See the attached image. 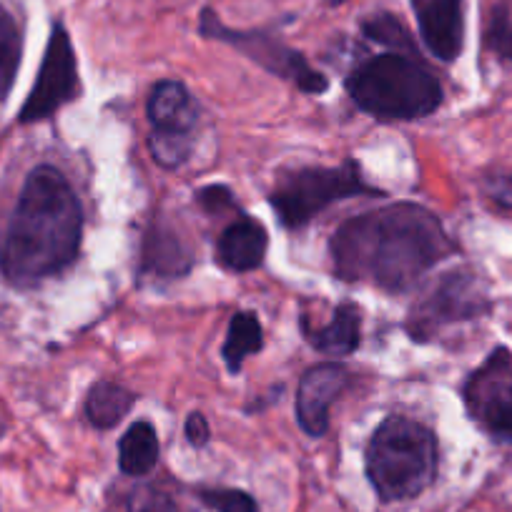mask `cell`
<instances>
[{
	"label": "cell",
	"mask_w": 512,
	"mask_h": 512,
	"mask_svg": "<svg viewBox=\"0 0 512 512\" xmlns=\"http://www.w3.org/2000/svg\"><path fill=\"white\" fill-rule=\"evenodd\" d=\"M149 121L154 131H176L191 134L199 121V108L191 98L189 88L179 81H159L149 96Z\"/></svg>",
	"instance_id": "cell-14"
},
{
	"label": "cell",
	"mask_w": 512,
	"mask_h": 512,
	"mask_svg": "<svg viewBox=\"0 0 512 512\" xmlns=\"http://www.w3.org/2000/svg\"><path fill=\"white\" fill-rule=\"evenodd\" d=\"M465 405L472 420L497 442L512 445V359L505 349H495L480 369L470 374Z\"/></svg>",
	"instance_id": "cell-9"
},
{
	"label": "cell",
	"mask_w": 512,
	"mask_h": 512,
	"mask_svg": "<svg viewBox=\"0 0 512 512\" xmlns=\"http://www.w3.org/2000/svg\"><path fill=\"white\" fill-rule=\"evenodd\" d=\"M186 437H189V442L194 447H204L206 442H209V422H206V417L201 415V412H191V415L186 417Z\"/></svg>",
	"instance_id": "cell-27"
},
{
	"label": "cell",
	"mask_w": 512,
	"mask_h": 512,
	"mask_svg": "<svg viewBox=\"0 0 512 512\" xmlns=\"http://www.w3.org/2000/svg\"><path fill=\"white\" fill-rule=\"evenodd\" d=\"M362 33L369 41L392 48V53H405V56H415L417 53V46L412 43L407 28L392 13H377V16L367 18L362 23Z\"/></svg>",
	"instance_id": "cell-20"
},
{
	"label": "cell",
	"mask_w": 512,
	"mask_h": 512,
	"mask_svg": "<svg viewBox=\"0 0 512 512\" xmlns=\"http://www.w3.org/2000/svg\"><path fill=\"white\" fill-rule=\"evenodd\" d=\"M199 500L214 512H259V505L249 492L231 487H206L199 490Z\"/></svg>",
	"instance_id": "cell-22"
},
{
	"label": "cell",
	"mask_w": 512,
	"mask_h": 512,
	"mask_svg": "<svg viewBox=\"0 0 512 512\" xmlns=\"http://www.w3.org/2000/svg\"><path fill=\"white\" fill-rule=\"evenodd\" d=\"M487 307V294L475 274L450 272L410 309L407 332L415 342H427L450 324L480 317Z\"/></svg>",
	"instance_id": "cell-7"
},
{
	"label": "cell",
	"mask_w": 512,
	"mask_h": 512,
	"mask_svg": "<svg viewBox=\"0 0 512 512\" xmlns=\"http://www.w3.org/2000/svg\"><path fill=\"white\" fill-rule=\"evenodd\" d=\"M327 3H332V6H337V3H344V0H327Z\"/></svg>",
	"instance_id": "cell-28"
},
{
	"label": "cell",
	"mask_w": 512,
	"mask_h": 512,
	"mask_svg": "<svg viewBox=\"0 0 512 512\" xmlns=\"http://www.w3.org/2000/svg\"><path fill=\"white\" fill-rule=\"evenodd\" d=\"M78 96H81V78H78V61L71 38H68L66 28L53 26L41 68H38V78L28 93L26 103H23L18 121H46L53 113L61 111L66 103L76 101Z\"/></svg>",
	"instance_id": "cell-8"
},
{
	"label": "cell",
	"mask_w": 512,
	"mask_h": 512,
	"mask_svg": "<svg viewBox=\"0 0 512 512\" xmlns=\"http://www.w3.org/2000/svg\"><path fill=\"white\" fill-rule=\"evenodd\" d=\"M437 475V440L410 417H387L367 445V477L382 502L422 495Z\"/></svg>",
	"instance_id": "cell-4"
},
{
	"label": "cell",
	"mask_w": 512,
	"mask_h": 512,
	"mask_svg": "<svg viewBox=\"0 0 512 512\" xmlns=\"http://www.w3.org/2000/svg\"><path fill=\"white\" fill-rule=\"evenodd\" d=\"M264 347V329L259 317L254 312H236L229 322V332H226L224 347H221V357H224L226 369L231 374L241 372L244 359L249 354L262 352Z\"/></svg>",
	"instance_id": "cell-18"
},
{
	"label": "cell",
	"mask_w": 512,
	"mask_h": 512,
	"mask_svg": "<svg viewBox=\"0 0 512 512\" xmlns=\"http://www.w3.org/2000/svg\"><path fill=\"white\" fill-rule=\"evenodd\" d=\"M347 93L357 108L379 121H415L442 103L440 81L405 53H382L359 63L349 73Z\"/></svg>",
	"instance_id": "cell-3"
},
{
	"label": "cell",
	"mask_w": 512,
	"mask_h": 512,
	"mask_svg": "<svg viewBox=\"0 0 512 512\" xmlns=\"http://www.w3.org/2000/svg\"><path fill=\"white\" fill-rule=\"evenodd\" d=\"M359 327H362V317H359V309L354 304H339L332 322L324 324V327L312 329L302 322V329L312 347L327 357L352 354L359 347Z\"/></svg>",
	"instance_id": "cell-15"
},
{
	"label": "cell",
	"mask_w": 512,
	"mask_h": 512,
	"mask_svg": "<svg viewBox=\"0 0 512 512\" xmlns=\"http://www.w3.org/2000/svg\"><path fill=\"white\" fill-rule=\"evenodd\" d=\"M199 31L204 38H214V41L226 43V46L236 48L239 53H244L246 58L256 63V66H262L264 71L274 73L279 78H287L292 81L299 91L304 93H324L329 88L327 76L312 68L307 63V58L302 56L294 48L284 46L279 38L269 36V33L262 31H234V28L224 26L221 18L216 16L211 8H204L201 11V21H199Z\"/></svg>",
	"instance_id": "cell-6"
},
{
	"label": "cell",
	"mask_w": 512,
	"mask_h": 512,
	"mask_svg": "<svg viewBox=\"0 0 512 512\" xmlns=\"http://www.w3.org/2000/svg\"><path fill=\"white\" fill-rule=\"evenodd\" d=\"M349 369L339 362L314 364L302 374L297 387V422L309 437H324L329 430V407L347 390Z\"/></svg>",
	"instance_id": "cell-10"
},
{
	"label": "cell",
	"mask_w": 512,
	"mask_h": 512,
	"mask_svg": "<svg viewBox=\"0 0 512 512\" xmlns=\"http://www.w3.org/2000/svg\"><path fill=\"white\" fill-rule=\"evenodd\" d=\"M334 272L344 282H369L407 292L452 254L442 221L417 204H392L352 216L332 236Z\"/></svg>",
	"instance_id": "cell-1"
},
{
	"label": "cell",
	"mask_w": 512,
	"mask_h": 512,
	"mask_svg": "<svg viewBox=\"0 0 512 512\" xmlns=\"http://www.w3.org/2000/svg\"><path fill=\"white\" fill-rule=\"evenodd\" d=\"M196 201H199L206 211H211V214H214V211L219 214L224 206H234V196H231V191L226 189V186H206V189H201L199 194H196Z\"/></svg>",
	"instance_id": "cell-25"
},
{
	"label": "cell",
	"mask_w": 512,
	"mask_h": 512,
	"mask_svg": "<svg viewBox=\"0 0 512 512\" xmlns=\"http://www.w3.org/2000/svg\"><path fill=\"white\" fill-rule=\"evenodd\" d=\"M0 435H3V425H0Z\"/></svg>",
	"instance_id": "cell-29"
},
{
	"label": "cell",
	"mask_w": 512,
	"mask_h": 512,
	"mask_svg": "<svg viewBox=\"0 0 512 512\" xmlns=\"http://www.w3.org/2000/svg\"><path fill=\"white\" fill-rule=\"evenodd\" d=\"M485 46L495 56L510 61L512 58V21L505 8H495L485 31Z\"/></svg>",
	"instance_id": "cell-23"
},
{
	"label": "cell",
	"mask_w": 512,
	"mask_h": 512,
	"mask_svg": "<svg viewBox=\"0 0 512 512\" xmlns=\"http://www.w3.org/2000/svg\"><path fill=\"white\" fill-rule=\"evenodd\" d=\"M352 196H382V191L364 181L354 161H344L339 166H312L284 174L274 184L269 204L287 229H299L332 204Z\"/></svg>",
	"instance_id": "cell-5"
},
{
	"label": "cell",
	"mask_w": 512,
	"mask_h": 512,
	"mask_svg": "<svg viewBox=\"0 0 512 512\" xmlns=\"http://www.w3.org/2000/svg\"><path fill=\"white\" fill-rule=\"evenodd\" d=\"M485 191L497 206H502V209H512V176H505V174L490 176V179L485 181Z\"/></svg>",
	"instance_id": "cell-26"
},
{
	"label": "cell",
	"mask_w": 512,
	"mask_h": 512,
	"mask_svg": "<svg viewBox=\"0 0 512 512\" xmlns=\"http://www.w3.org/2000/svg\"><path fill=\"white\" fill-rule=\"evenodd\" d=\"M83 209L66 176L53 166L28 174L0 239V272L16 287H36L76 262Z\"/></svg>",
	"instance_id": "cell-2"
},
{
	"label": "cell",
	"mask_w": 512,
	"mask_h": 512,
	"mask_svg": "<svg viewBox=\"0 0 512 512\" xmlns=\"http://www.w3.org/2000/svg\"><path fill=\"white\" fill-rule=\"evenodd\" d=\"M191 267H194V254L189 244L176 234V229L154 219L141 244V269L156 277L179 279L189 274Z\"/></svg>",
	"instance_id": "cell-12"
},
{
	"label": "cell",
	"mask_w": 512,
	"mask_h": 512,
	"mask_svg": "<svg viewBox=\"0 0 512 512\" xmlns=\"http://www.w3.org/2000/svg\"><path fill=\"white\" fill-rule=\"evenodd\" d=\"M410 3L427 51L445 63L455 61L465 43L462 0H410Z\"/></svg>",
	"instance_id": "cell-11"
},
{
	"label": "cell",
	"mask_w": 512,
	"mask_h": 512,
	"mask_svg": "<svg viewBox=\"0 0 512 512\" xmlns=\"http://www.w3.org/2000/svg\"><path fill=\"white\" fill-rule=\"evenodd\" d=\"M269 249V234L259 221L249 219V216H239L231 221L219 236V262L231 272H254L262 267L264 256Z\"/></svg>",
	"instance_id": "cell-13"
},
{
	"label": "cell",
	"mask_w": 512,
	"mask_h": 512,
	"mask_svg": "<svg viewBox=\"0 0 512 512\" xmlns=\"http://www.w3.org/2000/svg\"><path fill=\"white\" fill-rule=\"evenodd\" d=\"M134 402V392H128L126 387L116 382L101 379L88 390L86 417L96 430H111L131 412Z\"/></svg>",
	"instance_id": "cell-17"
},
{
	"label": "cell",
	"mask_w": 512,
	"mask_h": 512,
	"mask_svg": "<svg viewBox=\"0 0 512 512\" xmlns=\"http://www.w3.org/2000/svg\"><path fill=\"white\" fill-rule=\"evenodd\" d=\"M23 36L11 13L0 6V103L6 101L21 66Z\"/></svg>",
	"instance_id": "cell-19"
},
{
	"label": "cell",
	"mask_w": 512,
	"mask_h": 512,
	"mask_svg": "<svg viewBox=\"0 0 512 512\" xmlns=\"http://www.w3.org/2000/svg\"><path fill=\"white\" fill-rule=\"evenodd\" d=\"M159 435L151 427V422H136L126 430V435L118 442V467L123 475L141 477L151 472L159 462Z\"/></svg>",
	"instance_id": "cell-16"
},
{
	"label": "cell",
	"mask_w": 512,
	"mask_h": 512,
	"mask_svg": "<svg viewBox=\"0 0 512 512\" xmlns=\"http://www.w3.org/2000/svg\"><path fill=\"white\" fill-rule=\"evenodd\" d=\"M128 512H181L171 495L156 487H141L128 500Z\"/></svg>",
	"instance_id": "cell-24"
},
{
	"label": "cell",
	"mask_w": 512,
	"mask_h": 512,
	"mask_svg": "<svg viewBox=\"0 0 512 512\" xmlns=\"http://www.w3.org/2000/svg\"><path fill=\"white\" fill-rule=\"evenodd\" d=\"M151 156L164 169H179L191 156V134H176V131H154L149 139Z\"/></svg>",
	"instance_id": "cell-21"
}]
</instances>
